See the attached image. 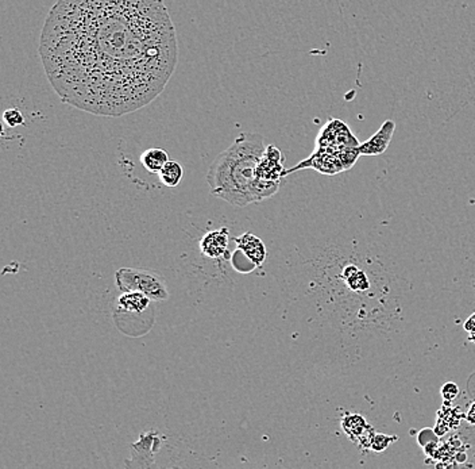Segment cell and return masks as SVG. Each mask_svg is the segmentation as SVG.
Masks as SVG:
<instances>
[{
    "mask_svg": "<svg viewBox=\"0 0 475 469\" xmlns=\"http://www.w3.org/2000/svg\"><path fill=\"white\" fill-rule=\"evenodd\" d=\"M228 246V228L222 227L207 233L200 241V250L208 258L222 257Z\"/></svg>",
    "mask_w": 475,
    "mask_h": 469,
    "instance_id": "8992f818",
    "label": "cell"
},
{
    "mask_svg": "<svg viewBox=\"0 0 475 469\" xmlns=\"http://www.w3.org/2000/svg\"><path fill=\"white\" fill-rule=\"evenodd\" d=\"M153 302L148 296L138 291L131 292H122L117 301V307L120 311L124 313H133V314H142L145 310H148L150 303Z\"/></svg>",
    "mask_w": 475,
    "mask_h": 469,
    "instance_id": "ba28073f",
    "label": "cell"
},
{
    "mask_svg": "<svg viewBox=\"0 0 475 469\" xmlns=\"http://www.w3.org/2000/svg\"><path fill=\"white\" fill-rule=\"evenodd\" d=\"M283 154L281 151L270 145L264 153L258 167H257V180L259 182L281 183L282 178H285V168H283Z\"/></svg>",
    "mask_w": 475,
    "mask_h": 469,
    "instance_id": "277c9868",
    "label": "cell"
},
{
    "mask_svg": "<svg viewBox=\"0 0 475 469\" xmlns=\"http://www.w3.org/2000/svg\"><path fill=\"white\" fill-rule=\"evenodd\" d=\"M139 161L142 167L148 170V173H160V170L165 167V164L169 161V156L163 149L151 148L143 151L139 157Z\"/></svg>",
    "mask_w": 475,
    "mask_h": 469,
    "instance_id": "9c48e42d",
    "label": "cell"
},
{
    "mask_svg": "<svg viewBox=\"0 0 475 469\" xmlns=\"http://www.w3.org/2000/svg\"><path fill=\"white\" fill-rule=\"evenodd\" d=\"M265 151L261 134L240 133L209 166L206 180L211 194L235 207L262 202L255 172Z\"/></svg>",
    "mask_w": 475,
    "mask_h": 469,
    "instance_id": "7a4b0ae2",
    "label": "cell"
},
{
    "mask_svg": "<svg viewBox=\"0 0 475 469\" xmlns=\"http://www.w3.org/2000/svg\"><path fill=\"white\" fill-rule=\"evenodd\" d=\"M474 289H475V282H474Z\"/></svg>",
    "mask_w": 475,
    "mask_h": 469,
    "instance_id": "ac0fdd59",
    "label": "cell"
},
{
    "mask_svg": "<svg viewBox=\"0 0 475 469\" xmlns=\"http://www.w3.org/2000/svg\"><path fill=\"white\" fill-rule=\"evenodd\" d=\"M442 398L445 399V403H451L457 399V396L459 395V387L452 383V381H448V383H445L443 387H442Z\"/></svg>",
    "mask_w": 475,
    "mask_h": 469,
    "instance_id": "5bb4252c",
    "label": "cell"
},
{
    "mask_svg": "<svg viewBox=\"0 0 475 469\" xmlns=\"http://www.w3.org/2000/svg\"><path fill=\"white\" fill-rule=\"evenodd\" d=\"M40 56L64 103L122 117L163 93L177 66V34L163 0H57Z\"/></svg>",
    "mask_w": 475,
    "mask_h": 469,
    "instance_id": "6da1fadb",
    "label": "cell"
},
{
    "mask_svg": "<svg viewBox=\"0 0 475 469\" xmlns=\"http://www.w3.org/2000/svg\"><path fill=\"white\" fill-rule=\"evenodd\" d=\"M469 341H470V342H474L475 344V333L470 334V337H469Z\"/></svg>",
    "mask_w": 475,
    "mask_h": 469,
    "instance_id": "e0dca14e",
    "label": "cell"
},
{
    "mask_svg": "<svg viewBox=\"0 0 475 469\" xmlns=\"http://www.w3.org/2000/svg\"><path fill=\"white\" fill-rule=\"evenodd\" d=\"M466 419L470 422V424H475V403L471 406V409H470V411L467 412V417H466Z\"/></svg>",
    "mask_w": 475,
    "mask_h": 469,
    "instance_id": "2e32d148",
    "label": "cell"
},
{
    "mask_svg": "<svg viewBox=\"0 0 475 469\" xmlns=\"http://www.w3.org/2000/svg\"><path fill=\"white\" fill-rule=\"evenodd\" d=\"M463 329H464L467 333H475V313L470 317V318H467V320L464 322Z\"/></svg>",
    "mask_w": 475,
    "mask_h": 469,
    "instance_id": "9a60e30c",
    "label": "cell"
},
{
    "mask_svg": "<svg viewBox=\"0 0 475 469\" xmlns=\"http://www.w3.org/2000/svg\"><path fill=\"white\" fill-rule=\"evenodd\" d=\"M3 121L6 122L10 127H16V126H20L23 122H25V118L23 115L20 114L19 110L16 108H10L4 112L3 115Z\"/></svg>",
    "mask_w": 475,
    "mask_h": 469,
    "instance_id": "4fadbf2b",
    "label": "cell"
},
{
    "mask_svg": "<svg viewBox=\"0 0 475 469\" xmlns=\"http://www.w3.org/2000/svg\"><path fill=\"white\" fill-rule=\"evenodd\" d=\"M397 439L396 436H385V434H374L373 441H371V451L374 452H384L386 448Z\"/></svg>",
    "mask_w": 475,
    "mask_h": 469,
    "instance_id": "7c38bea8",
    "label": "cell"
},
{
    "mask_svg": "<svg viewBox=\"0 0 475 469\" xmlns=\"http://www.w3.org/2000/svg\"><path fill=\"white\" fill-rule=\"evenodd\" d=\"M341 427L350 439L358 442V439H360L369 430L370 426L368 424L366 419L362 415L347 414L341 419Z\"/></svg>",
    "mask_w": 475,
    "mask_h": 469,
    "instance_id": "30bf717a",
    "label": "cell"
},
{
    "mask_svg": "<svg viewBox=\"0 0 475 469\" xmlns=\"http://www.w3.org/2000/svg\"><path fill=\"white\" fill-rule=\"evenodd\" d=\"M117 287L122 292L138 291L153 302L169 299V289L163 273L143 268H120L115 273Z\"/></svg>",
    "mask_w": 475,
    "mask_h": 469,
    "instance_id": "3957f363",
    "label": "cell"
},
{
    "mask_svg": "<svg viewBox=\"0 0 475 469\" xmlns=\"http://www.w3.org/2000/svg\"><path fill=\"white\" fill-rule=\"evenodd\" d=\"M396 130V123L390 120L384 122L381 129L370 137L368 141L359 144L358 149L360 156H381L385 153L386 149L390 145V141L393 138Z\"/></svg>",
    "mask_w": 475,
    "mask_h": 469,
    "instance_id": "5b68a950",
    "label": "cell"
},
{
    "mask_svg": "<svg viewBox=\"0 0 475 469\" xmlns=\"http://www.w3.org/2000/svg\"><path fill=\"white\" fill-rule=\"evenodd\" d=\"M160 182L168 188H176L184 178V168L177 161H168L158 173Z\"/></svg>",
    "mask_w": 475,
    "mask_h": 469,
    "instance_id": "8fae6325",
    "label": "cell"
},
{
    "mask_svg": "<svg viewBox=\"0 0 475 469\" xmlns=\"http://www.w3.org/2000/svg\"><path fill=\"white\" fill-rule=\"evenodd\" d=\"M238 249H240L252 262L259 267L266 260V248L261 238L254 236L252 233H245L243 236L235 238Z\"/></svg>",
    "mask_w": 475,
    "mask_h": 469,
    "instance_id": "52a82bcc",
    "label": "cell"
}]
</instances>
